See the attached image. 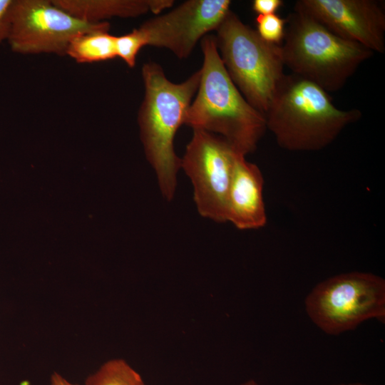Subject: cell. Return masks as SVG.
Wrapping results in <instances>:
<instances>
[{
  "mask_svg": "<svg viewBox=\"0 0 385 385\" xmlns=\"http://www.w3.org/2000/svg\"><path fill=\"white\" fill-rule=\"evenodd\" d=\"M145 46V40L138 28L128 34L115 37L117 57L122 59L130 68L135 66L137 55Z\"/></svg>",
  "mask_w": 385,
  "mask_h": 385,
  "instance_id": "15",
  "label": "cell"
},
{
  "mask_svg": "<svg viewBox=\"0 0 385 385\" xmlns=\"http://www.w3.org/2000/svg\"><path fill=\"white\" fill-rule=\"evenodd\" d=\"M14 0H0V44L7 41Z\"/></svg>",
  "mask_w": 385,
  "mask_h": 385,
  "instance_id": "17",
  "label": "cell"
},
{
  "mask_svg": "<svg viewBox=\"0 0 385 385\" xmlns=\"http://www.w3.org/2000/svg\"><path fill=\"white\" fill-rule=\"evenodd\" d=\"M241 385H259L255 381L250 379L247 381L243 382Z\"/></svg>",
  "mask_w": 385,
  "mask_h": 385,
  "instance_id": "20",
  "label": "cell"
},
{
  "mask_svg": "<svg viewBox=\"0 0 385 385\" xmlns=\"http://www.w3.org/2000/svg\"><path fill=\"white\" fill-rule=\"evenodd\" d=\"M144 97L138 114L140 140L147 160L153 168L160 191L168 201L175 195L181 158L175 153L174 138L200 83V69L181 83L166 77L155 62L141 70Z\"/></svg>",
  "mask_w": 385,
  "mask_h": 385,
  "instance_id": "3",
  "label": "cell"
},
{
  "mask_svg": "<svg viewBox=\"0 0 385 385\" xmlns=\"http://www.w3.org/2000/svg\"><path fill=\"white\" fill-rule=\"evenodd\" d=\"M237 152L221 136L200 129L186 146L181 168L190 178L200 215L227 221V202Z\"/></svg>",
  "mask_w": 385,
  "mask_h": 385,
  "instance_id": "7",
  "label": "cell"
},
{
  "mask_svg": "<svg viewBox=\"0 0 385 385\" xmlns=\"http://www.w3.org/2000/svg\"><path fill=\"white\" fill-rule=\"evenodd\" d=\"M334 385H367L361 383L337 384Z\"/></svg>",
  "mask_w": 385,
  "mask_h": 385,
  "instance_id": "21",
  "label": "cell"
},
{
  "mask_svg": "<svg viewBox=\"0 0 385 385\" xmlns=\"http://www.w3.org/2000/svg\"><path fill=\"white\" fill-rule=\"evenodd\" d=\"M230 0H189L169 12L143 22L138 29L145 46L170 50L188 57L200 39L217 30L230 11Z\"/></svg>",
  "mask_w": 385,
  "mask_h": 385,
  "instance_id": "9",
  "label": "cell"
},
{
  "mask_svg": "<svg viewBox=\"0 0 385 385\" xmlns=\"http://www.w3.org/2000/svg\"><path fill=\"white\" fill-rule=\"evenodd\" d=\"M74 17L90 23L113 18H134L148 12L159 14L170 8L173 0H52Z\"/></svg>",
  "mask_w": 385,
  "mask_h": 385,
  "instance_id": "12",
  "label": "cell"
},
{
  "mask_svg": "<svg viewBox=\"0 0 385 385\" xmlns=\"http://www.w3.org/2000/svg\"><path fill=\"white\" fill-rule=\"evenodd\" d=\"M85 385H145V383L139 373L124 359H113L89 375Z\"/></svg>",
  "mask_w": 385,
  "mask_h": 385,
  "instance_id": "14",
  "label": "cell"
},
{
  "mask_svg": "<svg viewBox=\"0 0 385 385\" xmlns=\"http://www.w3.org/2000/svg\"><path fill=\"white\" fill-rule=\"evenodd\" d=\"M307 315L324 332L339 335L362 322L385 320V280L370 272H351L317 284L305 299Z\"/></svg>",
  "mask_w": 385,
  "mask_h": 385,
  "instance_id": "6",
  "label": "cell"
},
{
  "mask_svg": "<svg viewBox=\"0 0 385 385\" xmlns=\"http://www.w3.org/2000/svg\"><path fill=\"white\" fill-rule=\"evenodd\" d=\"M50 385H78L68 381L66 378L57 372L51 376Z\"/></svg>",
  "mask_w": 385,
  "mask_h": 385,
  "instance_id": "19",
  "label": "cell"
},
{
  "mask_svg": "<svg viewBox=\"0 0 385 385\" xmlns=\"http://www.w3.org/2000/svg\"><path fill=\"white\" fill-rule=\"evenodd\" d=\"M108 24L78 19L52 0H14L7 42L16 53L62 56L75 36Z\"/></svg>",
  "mask_w": 385,
  "mask_h": 385,
  "instance_id": "8",
  "label": "cell"
},
{
  "mask_svg": "<svg viewBox=\"0 0 385 385\" xmlns=\"http://www.w3.org/2000/svg\"><path fill=\"white\" fill-rule=\"evenodd\" d=\"M223 64L247 101L265 115L284 76L282 46L262 39L231 10L216 30Z\"/></svg>",
  "mask_w": 385,
  "mask_h": 385,
  "instance_id": "5",
  "label": "cell"
},
{
  "mask_svg": "<svg viewBox=\"0 0 385 385\" xmlns=\"http://www.w3.org/2000/svg\"><path fill=\"white\" fill-rule=\"evenodd\" d=\"M285 20L281 44L284 66L327 93L342 88L374 54L361 44L335 35L297 9Z\"/></svg>",
  "mask_w": 385,
  "mask_h": 385,
  "instance_id": "4",
  "label": "cell"
},
{
  "mask_svg": "<svg viewBox=\"0 0 385 385\" xmlns=\"http://www.w3.org/2000/svg\"><path fill=\"white\" fill-rule=\"evenodd\" d=\"M263 186L264 178L258 166L237 153L227 196V221L242 230L264 227L267 214Z\"/></svg>",
  "mask_w": 385,
  "mask_h": 385,
  "instance_id": "11",
  "label": "cell"
},
{
  "mask_svg": "<svg viewBox=\"0 0 385 385\" xmlns=\"http://www.w3.org/2000/svg\"><path fill=\"white\" fill-rule=\"evenodd\" d=\"M361 115L356 108H337L329 93L293 73L284 76L265 113L278 145L297 152L326 148Z\"/></svg>",
  "mask_w": 385,
  "mask_h": 385,
  "instance_id": "2",
  "label": "cell"
},
{
  "mask_svg": "<svg viewBox=\"0 0 385 385\" xmlns=\"http://www.w3.org/2000/svg\"><path fill=\"white\" fill-rule=\"evenodd\" d=\"M255 21L256 31L262 39L271 43L282 44L285 31V19L276 14L257 15Z\"/></svg>",
  "mask_w": 385,
  "mask_h": 385,
  "instance_id": "16",
  "label": "cell"
},
{
  "mask_svg": "<svg viewBox=\"0 0 385 385\" xmlns=\"http://www.w3.org/2000/svg\"><path fill=\"white\" fill-rule=\"evenodd\" d=\"M282 5V0H254L252 8L257 15H269L276 14Z\"/></svg>",
  "mask_w": 385,
  "mask_h": 385,
  "instance_id": "18",
  "label": "cell"
},
{
  "mask_svg": "<svg viewBox=\"0 0 385 385\" xmlns=\"http://www.w3.org/2000/svg\"><path fill=\"white\" fill-rule=\"evenodd\" d=\"M110 24L75 36L66 55L79 63L108 61L117 57L115 36L109 33Z\"/></svg>",
  "mask_w": 385,
  "mask_h": 385,
  "instance_id": "13",
  "label": "cell"
},
{
  "mask_svg": "<svg viewBox=\"0 0 385 385\" xmlns=\"http://www.w3.org/2000/svg\"><path fill=\"white\" fill-rule=\"evenodd\" d=\"M335 35L372 52L385 51V12L376 0H299L294 7Z\"/></svg>",
  "mask_w": 385,
  "mask_h": 385,
  "instance_id": "10",
  "label": "cell"
},
{
  "mask_svg": "<svg viewBox=\"0 0 385 385\" xmlns=\"http://www.w3.org/2000/svg\"><path fill=\"white\" fill-rule=\"evenodd\" d=\"M201 49L200 83L184 124L221 136L244 155L251 153L267 130L265 115L247 101L230 78L215 36H205Z\"/></svg>",
  "mask_w": 385,
  "mask_h": 385,
  "instance_id": "1",
  "label": "cell"
}]
</instances>
